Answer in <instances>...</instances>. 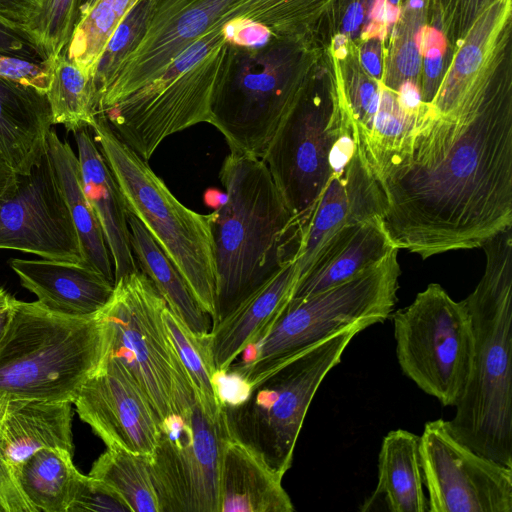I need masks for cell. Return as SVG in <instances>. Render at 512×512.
I'll list each match as a JSON object with an SVG mask.
<instances>
[{
	"mask_svg": "<svg viewBox=\"0 0 512 512\" xmlns=\"http://www.w3.org/2000/svg\"><path fill=\"white\" fill-rule=\"evenodd\" d=\"M394 245L422 259L481 247L512 226V110L506 96L419 109L403 148L374 175Z\"/></svg>",
	"mask_w": 512,
	"mask_h": 512,
	"instance_id": "cell-1",
	"label": "cell"
},
{
	"mask_svg": "<svg viewBox=\"0 0 512 512\" xmlns=\"http://www.w3.org/2000/svg\"><path fill=\"white\" fill-rule=\"evenodd\" d=\"M219 178L225 194L213 222L216 301L212 325L296 260L303 230L263 160L230 152Z\"/></svg>",
	"mask_w": 512,
	"mask_h": 512,
	"instance_id": "cell-2",
	"label": "cell"
},
{
	"mask_svg": "<svg viewBox=\"0 0 512 512\" xmlns=\"http://www.w3.org/2000/svg\"><path fill=\"white\" fill-rule=\"evenodd\" d=\"M481 248L485 270L464 299L474 332L472 368L447 425L473 451L512 467V226Z\"/></svg>",
	"mask_w": 512,
	"mask_h": 512,
	"instance_id": "cell-3",
	"label": "cell"
},
{
	"mask_svg": "<svg viewBox=\"0 0 512 512\" xmlns=\"http://www.w3.org/2000/svg\"><path fill=\"white\" fill-rule=\"evenodd\" d=\"M109 342L100 311L68 316L38 301H15L0 342V395L18 400L73 401L101 366Z\"/></svg>",
	"mask_w": 512,
	"mask_h": 512,
	"instance_id": "cell-4",
	"label": "cell"
},
{
	"mask_svg": "<svg viewBox=\"0 0 512 512\" xmlns=\"http://www.w3.org/2000/svg\"><path fill=\"white\" fill-rule=\"evenodd\" d=\"M126 209L147 229L177 268L200 307L215 315L216 262L213 222L216 211L201 214L183 205L134 150L98 114L91 126Z\"/></svg>",
	"mask_w": 512,
	"mask_h": 512,
	"instance_id": "cell-5",
	"label": "cell"
},
{
	"mask_svg": "<svg viewBox=\"0 0 512 512\" xmlns=\"http://www.w3.org/2000/svg\"><path fill=\"white\" fill-rule=\"evenodd\" d=\"M399 249L352 278L303 298H291L251 356L225 372L247 389L277 366L341 330L390 317L397 302ZM224 373V374H225Z\"/></svg>",
	"mask_w": 512,
	"mask_h": 512,
	"instance_id": "cell-6",
	"label": "cell"
},
{
	"mask_svg": "<svg viewBox=\"0 0 512 512\" xmlns=\"http://www.w3.org/2000/svg\"><path fill=\"white\" fill-rule=\"evenodd\" d=\"M232 41L228 23L206 32L157 79L100 114L121 141L148 161L169 136L210 123Z\"/></svg>",
	"mask_w": 512,
	"mask_h": 512,
	"instance_id": "cell-7",
	"label": "cell"
},
{
	"mask_svg": "<svg viewBox=\"0 0 512 512\" xmlns=\"http://www.w3.org/2000/svg\"><path fill=\"white\" fill-rule=\"evenodd\" d=\"M366 327L353 326L330 336L277 366L234 403H225L230 435L259 452L285 475L314 395L341 361L352 339Z\"/></svg>",
	"mask_w": 512,
	"mask_h": 512,
	"instance_id": "cell-8",
	"label": "cell"
},
{
	"mask_svg": "<svg viewBox=\"0 0 512 512\" xmlns=\"http://www.w3.org/2000/svg\"><path fill=\"white\" fill-rule=\"evenodd\" d=\"M166 306L152 281L138 269L114 282L113 294L100 310L109 354L128 368L159 423L196 399L166 329Z\"/></svg>",
	"mask_w": 512,
	"mask_h": 512,
	"instance_id": "cell-9",
	"label": "cell"
},
{
	"mask_svg": "<svg viewBox=\"0 0 512 512\" xmlns=\"http://www.w3.org/2000/svg\"><path fill=\"white\" fill-rule=\"evenodd\" d=\"M291 0H151L142 38L121 63L98 100L102 113L157 79L206 32L244 18L285 35L293 22Z\"/></svg>",
	"mask_w": 512,
	"mask_h": 512,
	"instance_id": "cell-10",
	"label": "cell"
},
{
	"mask_svg": "<svg viewBox=\"0 0 512 512\" xmlns=\"http://www.w3.org/2000/svg\"><path fill=\"white\" fill-rule=\"evenodd\" d=\"M283 35L252 47L230 44L212 104L213 125L230 152L262 158L303 89L285 56Z\"/></svg>",
	"mask_w": 512,
	"mask_h": 512,
	"instance_id": "cell-11",
	"label": "cell"
},
{
	"mask_svg": "<svg viewBox=\"0 0 512 512\" xmlns=\"http://www.w3.org/2000/svg\"><path fill=\"white\" fill-rule=\"evenodd\" d=\"M402 372L443 406L463 397L472 368L474 332L464 300L430 283L413 302L392 314Z\"/></svg>",
	"mask_w": 512,
	"mask_h": 512,
	"instance_id": "cell-12",
	"label": "cell"
},
{
	"mask_svg": "<svg viewBox=\"0 0 512 512\" xmlns=\"http://www.w3.org/2000/svg\"><path fill=\"white\" fill-rule=\"evenodd\" d=\"M230 436L225 412L213 419L197 399L159 423L147 462L160 512H220L222 453Z\"/></svg>",
	"mask_w": 512,
	"mask_h": 512,
	"instance_id": "cell-13",
	"label": "cell"
},
{
	"mask_svg": "<svg viewBox=\"0 0 512 512\" xmlns=\"http://www.w3.org/2000/svg\"><path fill=\"white\" fill-rule=\"evenodd\" d=\"M352 129L346 107L303 90L261 158L303 235L332 176L331 150L338 138Z\"/></svg>",
	"mask_w": 512,
	"mask_h": 512,
	"instance_id": "cell-14",
	"label": "cell"
},
{
	"mask_svg": "<svg viewBox=\"0 0 512 512\" xmlns=\"http://www.w3.org/2000/svg\"><path fill=\"white\" fill-rule=\"evenodd\" d=\"M419 457L428 512H512V467L470 449L447 421L425 423Z\"/></svg>",
	"mask_w": 512,
	"mask_h": 512,
	"instance_id": "cell-15",
	"label": "cell"
},
{
	"mask_svg": "<svg viewBox=\"0 0 512 512\" xmlns=\"http://www.w3.org/2000/svg\"><path fill=\"white\" fill-rule=\"evenodd\" d=\"M0 249L83 264L78 232L48 151L29 173H17L0 197Z\"/></svg>",
	"mask_w": 512,
	"mask_h": 512,
	"instance_id": "cell-16",
	"label": "cell"
},
{
	"mask_svg": "<svg viewBox=\"0 0 512 512\" xmlns=\"http://www.w3.org/2000/svg\"><path fill=\"white\" fill-rule=\"evenodd\" d=\"M73 404L107 448L150 457L159 435V420L124 363L108 353L84 382Z\"/></svg>",
	"mask_w": 512,
	"mask_h": 512,
	"instance_id": "cell-17",
	"label": "cell"
},
{
	"mask_svg": "<svg viewBox=\"0 0 512 512\" xmlns=\"http://www.w3.org/2000/svg\"><path fill=\"white\" fill-rule=\"evenodd\" d=\"M382 213L380 189L357 143L352 158L340 174L331 176L313 209L297 255L299 278L339 228Z\"/></svg>",
	"mask_w": 512,
	"mask_h": 512,
	"instance_id": "cell-18",
	"label": "cell"
},
{
	"mask_svg": "<svg viewBox=\"0 0 512 512\" xmlns=\"http://www.w3.org/2000/svg\"><path fill=\"white\" fill-rule=\"evenodd\" d=\"M298 279V263L292 260L212 325L209 339L218 375L265 337L291 300Z\"/></svg>",
	"mask_w": 512,
	"mask_h": 512,
	"instance_id": "cell-19",
	"label": "cell"
},
{
	"mask_svg": "<svg viewBox=\"0 0 512 512\" xmlns=\"http://www.w3.org/2000/svg\"><path fill=\"white\" fill-rule=\"evenodd\" d=\"M396 248L381 216L344 225L318 250L299 278L292 298L310 296L340 284L380 262Z\"/></svg>",
	"mask_w": 512,
	"mask_h": 512,
	"instance_id": "cell-20",
	"label": "cell"
},
{
	"mask_svg": "<svg viewBox=\"0 0 512 512\" xmlns=\"http://www.w3.org/2000/svg\"><path fill=\"white\" fill-rule=\"evenodd\" d=\"M9 266L42 306L63 315L96 314L108 303L114 290L113 282L80 263L13 258Z\"/></svg>",
	"mask_w": 512,
	"mask_h": 512,
	"instance_id": "cell-21",
	"label": "cell"
},
{
	"mask_svg": "<svg viewBox=\"0 0 512 512\" xmlns=\"http://www.w3.org/2000/svg\"><path fill=\"white\" fill-rule=\"evenodd\" d=\"M73 133L84 192L101 225L115 282L139 269L130 243L127 212L115 178L87 128Z\"/></svg>",
	"mask_w": 512,
	"mask_h": 512,
	"instance_id": "cell-22",
	"label": "cell"
},
{
	"mask_svg": "<svg viewBox=\"0 0 512 512\" xmlns=\"http://www.w3.org/2000/svg\"><path fill=\"white\" fill-rule=\"evenodd\" d=\"M284 475L249 445L230 436L223 447L220 512H292Z\"/></svg>",
	"mask_w": 512,
	"mask_h": 512,
	"instance_id": "cell-23",
	"label": "cell"
},
{
	"mask_svg": "<svg viewBox=\"0 0 512 512\" xmlns=\"http://www.w3.org/2000/svg\"><path fill=\"white\" fill-rule=\"evenodd\" d=\"M53 125L46 94L0 78V158L27 174L47 151Z\"/></svg>",
	"mask_w": 512,
	"mask_h": 512,
	"instance_id": "cell-24",
	"label": "cell"
},
{
	"mask_svg": "<svg viewBox=\"0 0 512 512\" xmlns=\"http://www.w3.org/2000/svg\"><path fill=\"white\" fill-rule=\"evenodd\" d=\"M72 402L12 399L0 427V453L16 473L43 448L73 453ZM16 475V474H15Z\"/></svg>",
	"mask_w": 512,
	"mask_h": 512,
	"instance_id": "cell-25",
	"label": "cell"
},
{
	"mask_svg": "<svg viewBox=\"0 0 512 512\" xmlns=\"http://www.w3.org/2000/svg\"><path fill=\"white\" fill-rule=\"evenodd\" d=\"M419 457V436L404 430L389 431L378 457V482L361 511L382 505L391 512H428Z\"/></svg>",
	"mask_w": 512,
	"mask_h": 512,
	"instance_id": "cell-26",
	"label": "cell"
},
{
	"mask_svg": "<svg viewBox=\"0 0 512 512\" xmlns=\"http://www.w3.org/2000/svg\"><path fill=\"white\" fill-rule=\"evenodd\" d=\"M47 151L61 185L81 243L83 264L114 283L111 255L98 218L83 188L78 156L54 130L48 135Z\"/></svg>",
	"mask_w": 512,
	"mask_h": 512,
	"instance_id": "cell-27",
	"label": "cell"
},
{
	"mask_svg": "<svg viewBox=\"0 0 512 512\" xmlns=\"http://www.w3.org/2000/svg\"><path fill=\"white\" fill-rule=\"evenodd\" d=\"M130 243L138 268L152 281L170 310L193 332L207 334L211 317L200 307L185 280L147 229L127 213Z\"/></svg>",
	"mask_w": 512,
	"mask_h": 512,
	"instance_id": "cell-28",
	"label": "cell"
},
{
	"mask_svg": "<svg viewBox=\"0 0 512 512\" xmlns=\"http://www.w3.org/2000/svg\"><path fill=\"white\" fill-rule=\"evenodd\" d=\"M72 455L61 448H43L16 471L18 484L35 512H68L79 472Z\"/></svg>",
	"mask_w": 512,
	"mask_h": 512,
	"instance_id": "cell-29",
	"label": "cell"
},
{
	"mask_svg": "<svg viewBox=\"0 0 512 512\" xmlns=\"http://www.w3.org/2000/svg\"><path fill=\"white\" fill-rule=\"evenodd\" d=\"M163 317L169 338L189 378L197 402L209 417H222L225 403L218 385L209 333L193 332L168 306L164 309Z\"/></svg>",
	"mask_w": 512,
	"mask_h": 512,
	"instance_id": "cell-30",
	"label": "cell"
},
{
	"mask_svg": "<svg viewBox=\"0 0 512 512\" xmlns=\"http://www.w3.org/2000/svg\"><path fill=\"white\" fill-rule=\"evenodd\" d=\"M42 62L50 77L46 96L53 124L72 132L91 128L97 117L92 79L68 59L66 52Z\"/></svg>",
	"mask_w": 512,
	"mask_h": 512,
	"instance_id": "cell-31",
	"label": "cell"
},
{
	"mask_svg": "<svg viewBox=\"0 0 512 512\" xmlns=\"http://www.w3.org/2000/svg\"><path fill=\"white\" fill-rule=\"evenodd\" d=\"M112 487L131 512H160L147 457L121 448H107L89 473Z\"/></svg>",
	"mask_w": 512,
	"mask_h": 512,
	"instance_id": "cell-32",
	"label": "cell"
},
{
	"mask_svg": "<svg viewBox=\"0 0 512 512\" xmlns=\"http://www.w3.org/2000/svg\"><path fill=\"white\" fill-rule=\"evenodd\" d=\"M137 1L97 0L76 24L66 55L91 79L108 40Z\"/></svg>",
	"mask_w": 512,
	"mask_h": 512,
	"instance_id": "cell-33",
	"label": "cell"
},
{
	"mask_svg": "<svg viewBox=\"0 0 512 512\" xmlns=\"http://www.w3.org/2000/svg\"><path fill=\"white\" fill-rule=\"evenodd\" d=\"M79 0H38L26 36L42 61L66 52L78 17Z\"/></svg>",
	"mask_w": 512,
	"mask_h": 512,
	"instance_id": "cell-34",
	"label": "cell"
},
{
	"mask_svg": "<svg viewBox=\"0 0 512 512\" xmlns=\"http://www.w3.org/2000/svg\"><path fill=\"white\" fill-rule=\"evenodd\" d=\"M150 4L151 0H138L108 40L92 78L96 105L116 70L142 38Z\"/></svg>",
	"mask_w": 512,
	"mask_h": 512,
	"instance_id": "cell-35",
	"label": "cell"
},
{
	"mask_svg": "<svg viewBox=\"0 0 512 512\" xmlns=\"http://www.w3.org/2000/svg\"><path fill=\"white\" fill-rule=\"evenodd\" d=\"M131 512L129 506L107 483L78 472L68 512Z\"/></svg>",
	"mask_w": 512,
	"mask_h": 512,
	"instance_id": "cell-36",
	"label": "cell"
},
{
	"mask_svg": "<svg viewBox=\"0 0 512 512\" xmlns=\"http://www.w3.org/2000/svg\"><path fill=\"white\" fill-rule=\"evenodd\" d=\"M0 78L34 88L44 94L49 88V72L45 64L27 58L0 54Z\"/></svg>",
	"mask_w": 512,
	"mask_h": 512,
	"instance_id": "cell-37",
	"label": "cell"
},
{
	"mask_svg": "<svg viewBox=\"0 0 512 512\" xmlns=\"http://www.w3.org/2000/svg\"><path fill=\"white\" fill-rule=\"evenodd\" d=\"M0 505L4 512H35L22 492L15 472L0 453Z\"/></svg>",
	"mask_w": 512,
	"mask_h": 512,
	"instance_id": "cell-38",
	"label": "cell"
},
{
	"mask_svg": "<svg viewBox=\"0 0 512 512\" xmlns=\"http://www.w3.org/2000/svg\"><path fill=\"white\" fill-rule=\"evenodd\" d=\"M37 4L38 0H0V22L26 36Z\"/></svg>",
	"mask_w": 512,
	"mask_h": 512,
	"instance_id": "cell-39",
	"label": "cell"
},
{
	"mask_svg": "<svg viewBox=\"0 0 512 512\" xmlns=\"http://www.w3.org/2000/svg\"><path fill=\"white\" fill-rule=\"evenodd\" d=\"M33 53L38 54L34 45L25 35L0 22V54L24 58H26L24 55H28L31 58Z\"/></svg>",
	"mask_w": 512,
	"mask_h": 512,
	"instance_id": "cell-40",
	"label": "cell"
},
{
	"mask_svg": "<svg viewBox=\"0 0 512 512\" xmlns=\"http://www.w3.org/2000/svg\"><path fill=\"white\" fill-rule=\"evenodd\" d=\"M396 96L400 107L409 115L416 117L422 104L417 86L410 81L404 82Z\"/></svg>",
	"mask_w": 512,
	"mask_h": 512,
	"instance_id": "cell-41",
	"label": "cell"
},
{
	"mask_svg": "<svg viewBox=\"0 0 512 512\" xmlns=\"http://www.w3.org/2000/svg\"><path fill=\"white\" fill-rule=\"evenodd\" d=\"M397 66L400 72L406 76H414L420 68V55L414 44L404 45L397 56Z\"/></svg>",
	"mask_w": 512,
	"mask_h": 512,
	"instance_id": "cell-42",
	"label": "cell"
},
{
	"mask_svg": "<svg viewBox=\"0 0 512 512\" xmlns=\"http://www.w3.org/2000/svg\"><path fill=\"white\" fill-rule=\"evenodd\" d=\"M482 61L481 50L473 45L464 47L456 59V69L459 73L467 75L479 67Z\"/></svg>",
	"mask_w": 512,
	"mask_h": 512,
	"instance_id": "cell-43",
	"label": "cell"
},
{
	"mask_svg": "<svg viewBox=\"0 0 512 512\" xmlns=\"http://www.w3.org/2000/svg\"><path fill=\"white\" fill-rule=\"evenodd\" d=\"M16 299L0 286V342L10 324Z\"/></svg>",
	"mask_w": 512,
	"mask_h": 512,
	"instance_id": "cell-44",
	"label": "cell"
},
{
	"mask_svg": "<svg viewBox=\"0 0 512 512\" xmlns=\"http://www.w3.org/2000/svg\"><path fill=\"white\" fill-rule=\"evenodd\" d=\"M398 9L387 0H376L371 15L379 23H390L396 21Z\"/></svg>",
	"mask_w": 512,
	"mask_h": 512,
	"instance_id": "cell-45",
	"label": "cell"
},
{
	"mask_svg": "<svg viewBox=\"0 0 512 512\" xmlns=\"http://www.w3.org/2000/svg\"><path fill=\"white\" fill-rule=\"evenodd\" d=\"M442 66L441 51L438 48H432L426 52L425 56V72L429 79H436Z\"/></svg>",
	"mask_w": 512,
	"mask_h": 512,
	"instance_id": "cell-46",
	"label": "cell"
},
{
	"mask_svg": "<svg viewBox=\"0 0 512 512\" xmlns=\"http://www.w3.org/2000/svg\"><path fill=\"white\" fill-rule=\"evenodd\" d=\"M443 44V38L439 32L434 29L423 30L418 38V50L421 52H427L432 48L440 49V45Z\"/></svg>",
	"mask_w": 512,
	"mask_h": 512,
	"instance_id": "cell-47",
	"label": "cell"
},
{
	"mask_svg": "<svg viewBox=\"0 0 512 512\" xmlns=\"http://www.w3.org/2000/svg\"><path fill=\"white\" fill-rule=\"evenodd\" d=\"M363 19V9L360 4H352L344 18V29L347 32L356 30Z\"/></svg>",
	"mask_w": 512,
	"mask_h": 512,
	"instance_id": "cell-48",
	"label": "cell"
},
{
	"mask_svg": "<svg viewBox=\"0 0 512 512\" xmlns=\"http://www.w3.org/2000/svg\"><path fill=\"white\" fill-rule=\"evenodd\" d=\"M17 172L0 158V197L15 183Z\"/></svg>",
	"mask_w": 512,
	"mask_h": 512,
	"instance_id": "cell-49",
	"label": "cell"
},
{
	"mask_svg": "<svg viewBox=\"0 0 512 512\" xmlns=\"http://www.w3.org/2000/svg\"><path fill=\"white\" fill-rule=\"evenodd\" d=\"M362 63L365 69L374 77L381 74V64L377 54L373 51H366L362 54Z\"/></svg>",
	"mask_w": 512,
	"mask_h": 512,
	"instance_id": "cell-50",
	"label": "cell"
},
{
	"mask_svg": "<svg viewBox=\"0 0 512 512\" xmlns=\"http://www.w3.org/2000/svg\"><path fill=\"white\" fill-rule=\"evenodd\" d=\"M97 0H79L78 1V17L77 23L80 19H82L94 6ZM76 23V24H77Z\"/></svg>",
	"mask_w": 512,
	"mask_h": 512,
	"instance_id": "cell-51",
	"label": "cell"
},
{
	"mask_svg": "<svg viewBox=\"0 0 512 512\" xmlns=\"http://www.w3.org/2000/svg\"><path fill=\"white\" fill-rule=\"evenodd\" d=\"M11 400L12 399H10L6 396L0 395V427L7 415L9 408H10Z\"/></svg>",
	"mask_w": 512,
	"mask_h": 512,
	"instance_id": "cell-52",
	"label": "cell"
},
{
	"mask_svg": "<svg viewBox=\"0 0 512 512\" xmlns=\"http://www.w3.org/2000/svg\"><path fill=\"white\" fill-rule=\"evenodd\" d=\"M345 44V36L344 35H338L335 38V46L337 49L343 47Z\"/></svg>",
	"mask_w": 512,
	"mask_h": 512,
	"instance_id": "cell-53",
	"label": "cell"
},
{
	"mask_svg": "<svg viewBox=\"0 0 512 512\" xmlns=\"http://www.w3.org/2000/svg\"><path fill=\"white\" fill-rule=\"evenodd\" d=\"M422 4H423V3H422V0H411V1H410V5H411V7H413V8H419V7H421V6H422Z\"/></svg>",
	"mask_w": 512,
	"mask_h": 512,
	"instance_id": "cell-54",
	"label": "cell"
},
{
	"mask_svg": "<svg viewBox=\"0 0 512 512\" xmlns=\"http://www.w3.org/2000/svg\"><path fill=\"white\" fill-rule=\"evenodd\" d=\"M389 2H390L391 4H396V3L398 2V0H389Z\"/></svg>",
	"mask_w": 512,
	"mask_h": 512,
	"instance_id": "cell-55",
	"label": "cell"
},
{
	"mask_svg": "<svg viewBox=\"0 0 512 512\" xmlns=\"http://www.w3.org/2000/svg\"><path fill=\"white\" fill-rule=\"evenodd\" d=\"M0 512H4V509L2 508L1 505H0Z\"/></svg>",
	"mask_w": 512,
	"mask_h": 512,
	"instance_id": "cell-56",
	"label": "cell"
}]
</instances>
